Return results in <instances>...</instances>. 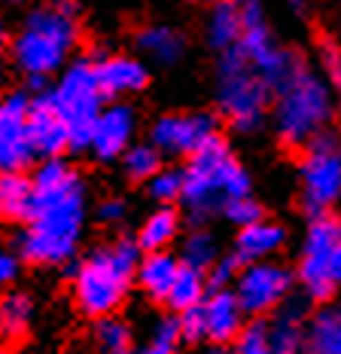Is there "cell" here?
<instances>
[{
  "label": "cell",
  "instance_id": "6da1fadb",
  "mask_svg": "<svg viewBox=\"0 0 341 354\" xmlns=\"http://www.w3.org/2000/svg\"><path fill=\"white\" fill-rule=\"evenodd\" d=\"M21 257L37 266H64L77 254L86 226V183L68 162L49 159L37 168Z\"/></svg>",
  "mask_w": 341,
  "mask_h": 354
},
{
  "label": "cell",
  "instance_id": "7a4b0ae2",
  "mask_svg": "<svg viewBox=\"0 0 341 354\" xmlns=\"http://www.w3.org/2000/svg\"><path fill=\"white\" fill-rule=\"evenodd\" d=\"M253 189L247 168L232 156L228 144L220 135H213L189 156V165L183 168V196L186 214L192 226H204L213 214H222L226 202L244 198Z\"/></svg>",
  "mask_w": 341,
  "mask_h": 354
},
{
  "label": "cell",
  "instance_id": "3957f363",
  "mask_svg": "<svg viewBox=\"0 0 341 354\" xmlns=\"http://www.w3.org/2000/svg\"><path fill=\"white\" fill-rule=\"evenodd\" d=\"M274 98V131L286 147H305L311 138L326 131L332 113H335V101H332V88L320 77L305 55L299 58L293 77L286 80Z\"/></svg>",
  "mask_w": 341,
  "mask_h": 354
},
{
  "label": "cell",
  "instance_id": "277c9868",
  "mask_svg": "<svg viewBox=\"0 0 341 354\" xmlns=\"http://www.w3.org/2000/svg\"><path fill=\"white\" fill-rule=\"evenodd\" d=\"M79 40L77 19L64 6H37L21 21L16 40L10 46L12 64L34 83L58 73L68 64Z\"/></svg>",
  "mask_w": 341,
  "mask_h": 354
},
{
  "label": "cell",
  "instance_id": "5b68a950",
  "mask_svg": "<svg viewBox=\"0 0 341 354\" xmlns=\"http://www.w3.org/2000/svg\"><path fill=\"white\" fill-rule=\"evenodd\" d=\"M140 263V245L119 239L107 248H98L73 272V299L88 318L113 315L122 306L128 284Z\"/></svg>",
  "mask_w": 341,
  "mask_h": 354
},
{
  "label": "cell",
  "instance_id": "8992f818",
  "mask_svg": "<svg viewBox=\"0 0 341 354\" xmlns=\"http://www.w3.org/2000/svg\"><path fill=\"white\" fill-rule=\"evenodd\" d=\"M271 88L250 68L241 46H228L217 62V104L238 135H256L265 125Z\"/></svg>",
  "mask_w": 341,
  "mask_h": 354
},
{
  "label": "cell",
  "instance_id": "52a82bcc",
  "mask_svg": "<svg viewBox=\"0 0 341 354\" xmlns=\"http://www.w3.org/2000/svg\"><path fill=\"white\" fill-rule=\"evenodd\" d=\"M299 284L305 297L326 302L341 287V220L335 214H314L302 239L299 257Z\"/></svg>",
  "mask_w": 341,
  "mask_h": 354
},
{
  "label": "cell",
  "instance_id": "ba28073f",
  "mask_svg": "<svg viewBox=\"0 0 341 354\" xmlns=\"http://www.w3.org/2000/svg\"><path fill=\"white\" fill-rule=\"evenodd\" d=\"M101 98L104 92L98 86V77H95V64L73 62L58 77L49 101L70 131V150H88L92 125L101 113Z\"/></svg>",
  "mask_w": 341,
  "mask_h": 354
},
{
  "label": "cell",
  "instance_id": "9c48e42d",
  "mask_svg": "<svg viewBox=\"0 0 341 354\" xmlns=\"http://www.w3.org/2000/svg\"><path fill=\"white\" fill-rule=\"evenodd\" d=\"M302 208L311 217L326 214L341 198V138L329 129L305 144L299 162Z\"/></svg>",
  "mask_w": 341,
  "mask_h": 354
},
{
  "label": "cell",
  "instance_id": "30bf717a",
  "mask_svg": "<svg viewBox=\"0 0 341 354\" xmlns=\"http://www.w3.org/2000/svg\"><path fill=\"white\" fill-rule=\"evenodd\" d=\"M295 272L274 260H259V263H244L238 278H235V297L247 318H262L284 306L286 297L293 293Z\"/></svg>",
  "mask_w": 341,
  "mask_h": 354
},
{
  "label": "cell",
  "instance_id": "8fae6325",
  "mask_svg": "<svg viewBox=\"0 0 341 354\" xmlns=\"http://www.w3.org/2000/svg\"><path fill=\"white\" fill-rule=\"evenodd\" d=\"M238 46H241V53L247 55L250 68H253L259 77H262V83L271 88V95L293 77L295 64H299V58H302L299 53H290V49H284L277 40H274V34L269 31V21L244 25Z\"/></svg>",
  "mask_w": 341,
  "mask_h": 354
},
{
  "label": "cell",
  "instance_id": "7c38bea8",
  "mask_svg": "<svg viewBox=\"0 0 341 354\" xmlns=\"http://www.w3.org/2000/svg\"><path fill=\"white\" fill-rule=\"evenodd\" d=\"M213 135H220L213 113H168L153 122L150 144L165 156H192Z\"/></svg>",
  "mask_w": 341,
  "mask_h": 354
},
{
  "label": "cell",
  "instance_id": "4fadbf2b",
  "mask_svg": "<svg viewBox=\"0 0 341 354\" xmlns=\"http://www.w3.org/2000/svg\"><path fill=\"white\" fill-rule=\"evenodd\" d=\"M28 107L25 95H10L0 101V174H19L37 156L28 131Z\"/></svg>",
  "mask_w": 341,
  "mask_h": 354
},
{
  "label": "cell",
  "instance_id": "5bb4252c",
  "mask_svg": "<svg viewBox=\"0 0 341 354\" xmlns=\"http://www.w3.org/2000/svg\"><path fill=\"white\" fill-rule=\"evenodd\" d=\"M135 129H137V116H135V110H131L128 104L101 107L98 120H95V125H92V141H88V150H92L101 162L122 159V153L131 147Z\"/></svg>",
  "mask_w": 341,
  "mask_h": 354
},
{
  "label": "cell",
  "instance_id": "9a60e30c",
  "mask_svg": "<svg viewBox=\"0 0 341 354\" xmlns=\"http://www.w3.org/2000/svg\"><path fill=\"white\" fill-rule=\"evenodd\" d=\"M202 315H204V339H211L213 345L235 342V336L241 333V327L247 321L238 297L228 287H211L207 297L202 299Z\"/></svg>",
  "mask_w": 341,
  "mask_h": 354
},
{
  "label": "cell",
  "instance_id": "2e32d148",
  "mask_svg": "<svg viewBox=\"0 0 341 354\" xmlns=\"http://www.w3.org/2000/svg\"><path fill=\"white\" fill-rule=\"evenodd\" d=\"M28 131H31L34 153L55 159L58 153H64L70 147V131L64 120L55 113L49 98H37L28 107Z\"/></svg>",
  "mask_w": 341,
  "mask_h": 354
},
{
  "label": "cell",
  "instance_id": "e0dca14e",
  "mask_svg": "<svg viewBox=\"0 0 341 354\" xmlns=\"http://www.w3.org/2000/svg\"><path fill=\"white\" fill-rule=\"evenodd\" d=\"M95 77L104 95L110 98H125V95H135L146 86V64L140 58L131 55H107L95 64Z\"/></svg>",
  "mask_w": 341,
  "mask_h": 354
},
{
  "label": "cell",
  "instance_id": "ac0fdd59",
  "mask_svg": "<svg viewBox=\"0 0 341 354\" xmlns=\"http://www.w3.org/2000/svg\"><path fill=\"white\" fill-rule=\"evenodd\" d=\"M305 327H308L305 302L286 297V302L274 308V318L269 321V348H271V354H302Z\"/></svg>",
  "mask_w": 341,
  "mask_h": 354
},
{
  "label": "cell",
  "instance_id": "d6986e66",
  "mask_svg": "<svg viewBox=\"0 0 341 354\" xmlns=\"http://www.w3.org/2000/svg\"><path fill=\"white\" fill-rule=\"evenodd\" d=\"M286 245V230L280 223L271 220H256L250 226H241L238 239H235V257L241 263H259V260H271L280 248Z\"/></svg>",
  "mask_w": 341,
  "mask_h": 354
},
{
  "label": "cell",
  "instance_id": "ffe728a7",
  "mask_svg": "<svg viewBox=\"0 0 341 354\" xmlns=\"http://www.w3.org/2000/svg\"><path fill=\"white\" fill-rule=\"evenodd\" d=\"M137 49L155 64H177L186 53V37L170 25H150L137 34Z\"/></svg>",
  "mask_w": 341,
  "mask_h": 354
},
{
  "label": "cell",
  "instance_id": "44dd1931",
  "mask_svg": "<svg viewBox=\"0 0 341 354\" xmlns=\"http://www.w3.org/2000/svg\"><path fill=\"white\" fill-rule=\"evenodd\" d=\"M177 269H180V260L168 254V250H150L144 260L137 263V284L144 287L146 297L153 299H168V290L177 278Z\"/></svg>",
  "mask_w": 341,
  "mask_h": 354
},
{
  "label": "cell",
  "instance_id": "7402d4cb",
  "mask_svg": "<svg viewBox=\"0 0 341 354\" xmlns=\"http://www.w3.org/2000/svg\"><path fill=\"white\" fill-rule=\"evenodd\" d=\"M302 354H341V308H320L311 315Z\"/></svg>",
  "mask_w": 341,
  "mask_h": 354
},
{
  "label": "cell",
  "instance_id": "603a6c76",
  "mask_svg": "<svg viewBox=\"0 0 341 354\" xmlns=\"http://www.w3.org/2000/svg\"><path fill=\"white\" fill-rule=\"evenodd\" d=\"M244 31V19L238 10V0H213L211 16H207V43L213 49H228L238 46Z\"/></svg>",
  "mask_w": 341,
  "mask_h": 354
},
{
  "label": "cell",
  "instance_id": "cb8c5ba5",
  "mask_svg": "<svg viewBox=\"0 0 341 354\" xmlns=\"http://www.w3.org/2000/svg\"><path fill=\"white\" fill-rule=\"evenodd\" d=\"M177 232H180V214L174 208H168V205H162L159 211H153L150 217L144 220V226H140L137 232V245L140 250H165L170 241L177 239Z\"/></svg>",
  "mask_w": 341,
  "mask_h": 354
},
{
  "label": "cell",
  "instance_id": "d4e9b609",
  "mask_svg": "<svg viewBox=\"0 0 341 354\" xmlns=\"http://www.w3.org/2000/svg\"><path fill=\"white\" fill-rule=\"evenodd\" d=\"M207 290H211V287H207V272L180 263L177 278H174V284H170L165 302L174 308V312H186V308H192V306H202Z\"/></svg>",
  "mask_w": 341,
  "mask_h": 354
},
{
  "label": "cell",
  "instance_id": "484cf974",
  "mask_svg": "<svg viewBox=\"0 0 341 354\" xmlns=\"http://www.w3.org/2000/svg\"><path fill=\"white\" fill-rule=\"evenodd\" d=\"M34 187L21 174H0V214L10 220H25L31 211Z\"/></svg>",
  "mask_w": 341,
  "mask_h": 354
},
{
  "label": "cell",
  "instance_id": "4316f807",
  "mask_svg": "<svg viewBox=\"0 0 341 354\" xmlns=\"http://www.w3.org/2000/svg\"><path fill=\"white\" fill-rule=\"evenodd\" d=\"M217 257H220L217 239H213L204 226H195V230L186 235L183 248H180V263L192 266V269H202V272L211 269V266L217 263Z\"/></svg>",
  "mask_w": 341,
  "mask_h": 354
},
{
  "label": "cell",
  "instance_id": "83f0119b",
  "mask_svg": "<svg viewBox=\"0 0 341 354\" xmlns=\"http://www.w3.org/2000/svg\"><path fill=\"white\" fill-rule=\"evenodd\" d=\"M95 345L101 354H131V327L116 315H104L95 327Z\"/></svg>",
  "mask_w": 341,
  "mask_h": 354
},
{
  "label": "cell",
  "instance_id": "f1b7e54d",
  "mask_svg": "<svg viewBox=\"0 0 341 354\" xmlns=\"http://www.w3.org/2000/svg\"><path fill=\"white\" fill-rule=\"evenodd\" d=\"M34 306L25 293H6L0 299V333L3 336H21L31 324Z\"/></svg>",
  "mask_w": 341,
  "mask_h": 354
},
{
  "label": "cell",
  "instance_id": "f546056e",
  "mask_svg": "<svg viewBox=\"0 0 341 354\" xmlns=\"http://www.w3.org/2000/svg\"><path fill=\"white\" fill-rule=\"evenodd\" d=\"M122 168L131 180H150L162 168V153L153 144H131L122 153Z\"/></svg>",
  "mask_w": 341,
  "mask_h": 354
},
{
  "label": "cell",
  "instance_id": "4dcf8cb0",
  "mask_svg": "<svg viewBox=\"0 0 341 354\" xmlns=\"http://www.w3.org/2000/svg\"><path fill=\"white\" fill-rule=\"evenodd\" d=\"M232 345H235L232 354H271V348H269V321L256 318V321L244 324Z\"/></svg>",
  "mask_w": 341,
  "mask_h": 354
},
{
  "label": "cell",
  "instance_id": "1f68e13d",
  "mask_svg": "<svg viewBox=\"0 0 341 354\" xmlns=\"http://www.w3.org/2000/svg\"><path fill=\"white\" fill-rule=\"evenodd\" d=\"M146 183H150V196L162 205L180 202V196H183V171L180 168H159Z\"/></svg>",
  "mask_w": 341,
  "mask_h": 354
},
{
  "label": "cell",
  "instance_id": "d6a6232c",
  "mask_svg": "<svg viewBox=\"0 0 341 354\" xmlns=\"http://www.w3.org/2000/svg\"><path fill=\"white\" fill-rule=\"evenodd\" d=\"M320 64H323V77L332 88V101H335V113L341 120V46L335 40H323L320 43Z\"/></svg>",
  "mask_w": 341,
  "mask_h": 354
},
{
  "label": "cell",
  "instance_id": "836d02e7",
  "mask_svg": "<svg viewBox=\"0 0 341 354\" xmlns=\"http://www.w3.org/2000/svg\"><path fill=\"white\" fill-rule=\"evenodd\" d=\"M222 217L241 230V226H250V223H256V220H262V205H259L253 196L232 198V202H226V208H222Z\"/></svg>",
  "mask_w": 341,
  "mask_h": 354
},
{
  "label": "cell",
  "instance_id": "e575fe53",
  "mask_svg": "<svg viewBox=\"0 0 341 354\" xmlns=\"http://www.w3.org/2000/svg\"><path fill=\"white\" fill-rule=\"evenodd\" d=\"M241 260L235 254H226V257H217V263L207 269V287H228L238 278L241 272Z\"/></svg>",
  "mask_w": 341,
  "mask_h": 354
},
{
  "label": "cell",
  "instance_id": "d590c367",
  "mask_svg": "<svg viewBox=\"0 0 341 354\" xmlns=\"http://www.w3.org/2000/svg\"><path fill=\"white\" fill-rule=\"evenodd\" d=\"M183 339V330H180V315H168V318H162L155 324L153 330V342L162 345V348H177V342Z\"/></svg>",
  "mask_w": 341,
  "mask_h": 354
},
{
  "label": "cell",
  "instance_id": "8d00e7d4",
  "mask_svg": "<svg viewBox=\"0 0 341 354\" xmlns=\"http://www.w3.org/2000/svg\"><path fill=\"white\" fill-rule=\"evenodd\" d=\"M180 315V330H183V339L189 342H198L204 339V315H202V306H192L186 312H177Z\"/></svg>",
  "mask_w": 341,
  "mask_h": 354
},
{
  "label": "cell",
  "instance_id": "74e56055",
  "mask_svg": "<svg viewBox=\"0 0 341 354\" xmlns=\"http://www.w3.org/2000/svg\"><path fill=\"white\" fill-rule=\"evenodd\" d=\"M19 278V257L16 250L0 245V287H10Z\"/></svg>",
  "mask_w": 341,
  "mask_h": 354
},
{
  "label": "cell",
  "instance_id": "f35d334b",
  "mask_svg": "<svg viewBox=\"0 0 341 354\" xmlns=\"http://www.w3.org/2000/svg\"><path fill=\"white\" fill-rule=\"evenodd\" d=\"M125 214H128V208H125L122 198H104V202L98 205V220L101 223H122Z\"/></svg>",
  "mask_w": 341,
  "mask_h": 354
},
{
  "label": "cell",
  "instance_id": "ab89813d",
  "mask_svg": "<svg viewBox=\"0 0 341 354\" xmlns=\"http://www.w3.org/2000/svg\"><path fill=\"white\" fill-rule=\"evenodd\" d=\"M137 354H174V351H170V348H162V345H155V342H150L144 351H137Z\"/></svg>",
  "mask_w": 341,
  "mask_h": 354
},
{
  "label": "cell",
  "instance_id": "60d3db41",
  "mask_svg": "<svg viewBox=\"0 0 341 354\" xmlns=\"http://www.w3.org/2000/svg\"><path fill=\"white\" fill-rule=\"evenodd\" d=\"M290 6L295 12H305V6H308V0H290Z\"/></svg>",
  "mask_w": 341,
  "mask_h": 354
},
{
  "label": "cell",
  "instance_id": "b9f144b4",
  "mask_svg": "<svg viewBox=\"0 0 341 354\" xmlns=\"http://www.w3.org/2000/svg\"><path fill=\"white\" fill-rule=\"evenodd\" d=\"M49 6H64V10H68V0H46Z\"/></svg>",
  "mask_w": 341,
  "mask_h": 354
},
{
  "label": "cell",
  "instance_id": "7bdbcfd3",
  "mask_svg": "<svg viewBox=\"0 0 341 354\" xmlns=\"http://www.w3.org/2000/svg\"><path fill=\"white\" fill-rule=\"evenodd\" d=\"M207 354H232V351H226V348H222V345H217V348H211Z\"/></svg>",
  "mask_w": 341,
  "mask_h": 354
},
{
  "label": "cell",
  "instance_id": "ee69618b",
  "mask_svg": "<svg viewBox=\"0 0 341 354\" xmlns=\"http://www.w3.org/2000/svg\"><path fill=\"white\" fill-rule=\"evenodd\" d=\"M0 55H3V31H0Z\"/></svg>",
  "mask_w": 341,
  "mask_h": 354
},
{
  "label": "cell",
  "instance_id": "f6af8a7d",
  "mask_svg": "<svg viewBox=\"0 0 341 354\" xmlns=\"http://www.w3.org/2000/svg\"><path fill=\"white\" fill-rule=\"evenodd\" d=\"M204 3H213V0H204Z\"/></svg>",
  "mask_w": 341,
  "mask_h": 354
}]
</instances>
